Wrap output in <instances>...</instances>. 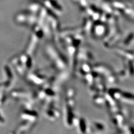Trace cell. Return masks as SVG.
I'll use <instances>...</instances> for the list:
<instances>
[{
	"instance_id": "6da1fadb",
	"label": "cell",
	"mask_w": 134,
	"mask_h": 134,
	"mask_svg": "<svg viewBox=\"0 0 134 134\" xmlns=\"http://www.w3.org/2000/svg\"><path fill=\"white\" fill-rule=\"evenodd\" d=\"M115 51L120 56L124 57L125 59L128 60L134 61V51L126 50L120 48H116Z\"/></svg>"
},
{
	"instance_id": "7a4b0ae2",
	"label": "cell",
	"mask_w": 134,
	"mask_h": 134,
	"mask_svg": "<svg viewBox=\"0 0 134 134\" xmlns=\"http://www.w3.org/2000/svg\"><path fill=\"white\" fill-rule=\"evenodd\" d=\"M121 99H124L127 101L134 102V94L127 92H121Z\"/></svg>"
},
{
	"instance_id": "3957f363",
	"label": "cell",
	"mask_w": 134,
	"mask_h": 134,
	"mask_svg": "<svg viewBox=\"0 0 134 134\" xmlns=\"http://www.w3.org/2000/svg\"><path fill=\"white\" fill-rule=\"evenodd\" d=\"M134 39V34L133 33L130 34L129 35H128V36L127 37V38L125 39L124 41V44L126 45H128V44H130L133 40Z\"/></svg>"
},
{
	"instance_id": "277c9868",
	"label": "cell",
	"mask_w": 134,
	"mask_h": 134,
	"mask_svg": "<svg viewBox=\"0 0 134 134\" xmlns=\"http://www.w3.org/2000/svg\"><path fill=\"white\" fill-rule=\"evenodd\" d=\"M128 69H129L130 74L131 76H133L134 74V66L133 64V61L131 60H128Z\"/></svg>"
}]
</instances>
